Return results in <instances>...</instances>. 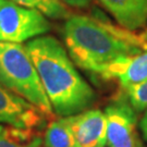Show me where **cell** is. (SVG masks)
<instances>
[{
    "mask_svg": "<svg viewBox=\"0 0 147 147\" xmlns=\"http://www.w3.org/2000/svg\"><path fill=\"white\" fill-rule=\"evenodd\" d=\"M42 142L45 147H75L73 134L63 118L48 124Z\"/></svg>",
    "mask_w": 147,
    "mask_h": 147,
    "instance_id": "obj_11",
    "label": "cell"
},
{
    "mask_svg": "<svg viewBox=\"0 0 147 147\" xmlns=\"http://www.w3.org/2000/svg\"><path fill=\"white\" fill-rule=\"evenodd\" d=\"M18 5L39 11L55 20H67L70 16L68 8L61 0H11Z\"/></svg>",
    "mask_w": 147,
    "mask_h": 147,
    "instance_id": "obj_12",
    "label": "cell"
},
{
    "mask_svg": "<svg viewBox=\"0 0 147 147\" xmlns=\"http://www.w3.org/2000/svg\"><path fill=\"white\" fill-rule=\"evenodd\" d=\"M26 48L53 110L69 117L87 110L96 100L94 89L75 68L68 50L53 36H38Z\"/></svg>",
    "mask_w": 147,
    "mask_h": 147,
    "instance_id": "obj_2",
    "label": "cell"
},
{
    "mask_svg": "<svg viewBox=\"0 0 147 147\" xmlns=\"http://www.w3.org/2000/svg\"><path fill=\"white\" fill-rule=\"evenodd\" d=\"M97 75L108 81L118 80L122 89L140 84L147 80V50L117 59L104 67Z\"/></svg>",
    "mask_w": 147,
    "mask_h": 147,
    "instance_id": "obj_8",
    "label": "cell"
},
{
    "mask_svg": "<svg viewBox=\"0 0 147 147\" xmlns=\"http://www.w3.org/2000/svg\"><path fill=\"white\" fill-rule=\"evenodd\" d=\"M0 42H2V37H1V33H0Z\"/></svg>",
    "mask_w": 147,
    "mask_h": 147,
    "instance_id": "obj_17",
    "label": "cell"
},
{
    "mask_svg": "<svg viewBox=\"0 0 147 147\" xmlns=\"http://www.w3.org/2000/svg\"><path fill=\"white\" fill-rule=\"evenodd\" d=\"M62 118L73 134L75 147H105L107 124L105 113L101 110L87 109Z\"/></svg>",
    "mask_w": 147,
    "mask_h": 147,
    "instance_id": "obj_6",
    "label": "cell"
},
{
    "mask_svg": "<svg viewBox=\"0 0 147 147\" xmlns=\"http://www.w3.org/2000/svg\"><path fill=\"white\" fill-rule=\"evenodd\" d=\"M42 138L32 130L0 123V147H42Z\"/></svg>",
    "mask_w": 147,
    "mask_h": 147,
    "instance_id": "obj_10",
    "label": "cell"
},
{
    "mask_svg": "<svg viewBox=\"0 0 147 147\" xmlns=\"http://www.w3.org/2000/svg\"><path fill=\"white\" fill-rule=\"evenodd\" d=\"M120 26L135 32L147 24V0H98Z\"/></svg>",
    "mask_w": 147,
    "mask_h": 147,
    "instance_id": "obj_9",
    "label": "cell"
},
{
    "mask_svg": "<svg viewBox=\"0 0 147 147\" xmlns=\"http://www.w3.org/2000/svg\"><path fill=\"white\" fill-rule=\"evenodd\" d=\"M64 5L72 7V8H78V9H84L87 8L92 0H61Z\"/></svg>",
    "mask_w": 147,
    "mask_h": 147,
    "instance_id": "obj_14",
    "label": "cell"
},
{
    "mask_svg": "<svg viewBox=\"0 0 147 147\" xmlns=\"http://www.w3.org/2000/svg\"><path fill=\"white\" fill-rule=\"evenodd\" d=\"M63 37L73 62L96 75L117 59L147 50L141 35L94 16H70L63 26Z\"/></svg>",
    "mask_w": 147,
    "mask_h": 147,
    "instance_id": "obj_1",
    "label": "cell"
},
{
    "mask_svg": "<svg viewBox=\"0 0 147 147\" xmlns=\"http://www.w3.org/2000/svg\"><path fill=\"white\" fill-rule=\"evenodd\" d=\"M0 83L44 115H53L51 104L26 46L19 42H0Z\"/></svg>",
    "mask_w": 147,
    "mask_h": 147,
    "instance_id": "obj_3",
    "label": "cell"
},
{
    "mask_svg": "<svg viewBox=\"0 0 147 147\" xmlns=\"http://www.w3.org/2000/svg\"><path fill=\"white\" fill-rule=\"evenodd\" d=\"M125 98L136 112L147 109V80L142 83L123 89Z\"/></svg>",
    "mask_w": 147,
    "mask_h": 147,
    "instance_id": "obj_13",
    "label": "cell"
},
{
    "mask_svg": "<svg viewBox=\"0 0 147 147\" xmlns=\"http://www.w3.org/2000/svg\"><path fill=\"white\" fill-rule=\"evenodd\" d=\"M2 1H3V0H0V5H1V2H2Z\"/></svg>",
    "mask_w": 147,
    "mask_h": 147,
    "instance_id": "obj_18",
    "label": "cell"
},
{
    "mask_svg": "<svg viewBox=\"0 0 147 147\" xmlns=\"http://www.w3.org/2000/svg\"><path fill=\"white\" fill-rule=\"evenodd\" d=\"M51 24L39 11L3 0L0 5V33L3 42L22 44L27 39L42 36Z\"/></svg>",
    "mask_w": 147,
    "mask_h": 147,
    "instance_id": "obj_4",
    "label": "cell"
},
{
    "mask_svg": "<svg viewBox=\"0 0 147 147\" xmlns=\"http://www.w3.org/2000/svg\"><path fill=\"white\" fill-rule=\"evenodd\" d=\"M44 116L36 107L0 83V123L18 129L33 130L42 124Z\"/></svg>",
    "mask_w": 147,
    "mask_h": 147,
    "instance_id": "obj_7",
    "label": "cell"
},
{
    "mask_svg": "<svg viewBox=\"0 0 147 147\" xmlns=\"http://www.w3.org/2000/svg\"><path fill=\"white\" fill-rule=\"evenodd\" d=\"M136 111L126 98H119L105 109L109 147H142L136 133Z\"/></svg>",
    "mask_w": 147,
    "mask_h": 147,
    "instance_id": "obj_5",
    "label": "cell"
},
{
    "mask_svg": "<svg viewBox=\"0 0 147 147\" xmlns=\"http://www.w3.org/2000/svg\"><path fill=\"white\" fill-rule=\"evenodd\" d=\"M140 129L142 132V135L144 137V140L147 141V109L144 111V115L141 122H140Z\"/></svg>",
    "mask_w": 147,
    "mask_h": 147,
    "instance_id": "obj_15",
    "label": "cell"
},
{
    "mask_svg": "<svg viewBox=\"0 0 147 147\" xmlns=\"http://www.w3.org/2000/svg\"><path fill=\"white\" fill-rule=\"evenodd\" d=\"M141 37L143 38V40H144V42L147 44V27L145 28V30H144V32H143L142 34H141Z\"/></svg>",
    "mask_w": 147,
    "mask_h": 147,
    "instance_id": "obj_16",
    "label": "cell"
}]
</instances>
